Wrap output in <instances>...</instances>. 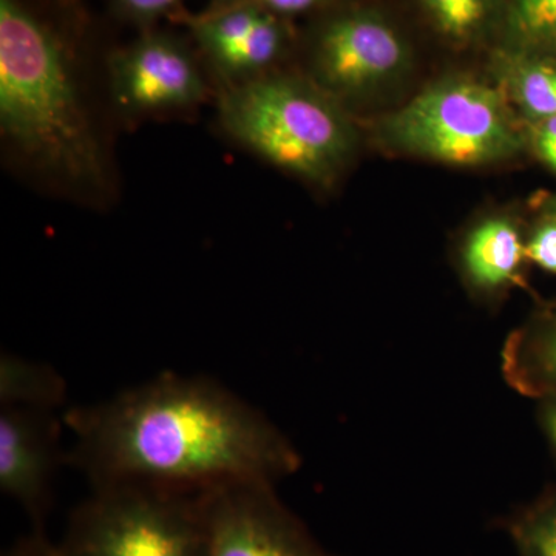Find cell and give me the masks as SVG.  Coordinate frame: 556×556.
<instances>
[{"label":"cell","mask_w":556,"mask_h":556,"mask_svg":"<svg viewBox=\"0 0 556 556\" xmlns=\"http://www.w3.org/2000/svg\"><path fill=\"white\" fill-rule=\"evenodd\" d=\"M65 463L91 485L200 493L233 482L276 485L300 455L268 417L206 378L164 375L90 407L68 409Z\"/></svg>","instance_id":"cell-1"},{"label":"cell","mask_w":556,"mask_h":556,"mask_svg":"<svg viewBox=\"0 0 556 556\" xmlns=\"http://www.w3.org/2000/svg\"><path fill=\"white\" fill-rule=\"evenodd\" d=\"M105 84L110 104L127 121L188 112L212 90L195 53L167 33L142 35L110 54Z\"/></svg>","instance_id":"cell-6"},{"label":"cell","mask_w":556,"mask_h":556,"mask_svg":"<svg viewBox=\"0 0 556 556\" xmlns=\"http://www.w3.org/2000/svg\"><path fill=\"white\" fill-rule=\"evenodd\" d=\"M200 493L93 486L58 547L64 556H204Z\"/></svg>","instance_id":"cell-4"},{"label":"cell","mask_w":556,"mask_h":556,"mask_svg":"<svg viewBox=\"0 0 556 556\" xmlns=\"http://www.w3.org/2000/svg\"><path fill=\"white\" fill-rule=\"evenodd\" d=\"M249 2L258 3L263 9L274 14H298L308 11L324 2V0H249Z\"/></svg>","instance_id":"cell-23"},{"label":"cell","mask_w":556,"mask_h":556,"mask_svg":"<svg viewBox=\"0 0 556 556\" xmlns=\"http://www.w3.org/2000/svg\"><path fill=\"white\" fill-rule=\"evenodd\" d=\"M0 137L10 160L56 195L105 206L116 170L75 39L31 0H0Z\"/></svg>","instance_id":"cell-2"},{"label":"cell","mask_w":556,"mask_h":556,"mask_svg":"<svg viewBox=\"0 0 556 556\" xmlns=\"http://www.w3.org/2000/svg\"><path fill=\"white\" fill-rule=\"evenodd\" d=\"M424 3L445 35L464 39L484 21L489 0H424Z\"/></svg>","instance_id":"cell-17"},{"label":"cell","mask_w":556,"mask_h":556,"mask_svg":"<svg viewBox=\"0 0 556 556\" xmlns=\"http://www.w3.org/2000/svg\"><path fill=\"white\" fill-rule=\"evenodd\" d=\"M217 108L237 144L313 185H332L356 148L342 104L313 79L269 73L218 89Z\"/></svg>","instance_id":"cell-3"},{"label":"cell","mask_w":556,"mask_h":556,"mask_svg":"<svg viewBox=\"0 0 556 556\" xmlns=\"http://www.w3.org/2000/svg\"><path fill=\"white\" fill-rule=\"evenodd\" d=\"M60 419L54 412L2 407L0 412V490L42 529L51 482L61 455Z\"/></svg>","instance_id":"cell-10"},{"label":"cell","mask_w":556,"mask_h":556,"mask_svg":"<svg viewBox=\"0 0 556 556\" xmlns=\"http://www.w3.org/2000/svg\"><path fill=\"white\" fill-rule=\"evenodd\" d=\"M501 371L508 387L522 396L535 401L556 396V306L508 336Z\"/></svg>","instance_id":"cell-12"},{"label":"cell","mask_w":556,"mask_h":556,"mask_svg":"<svg viewBox=\"0 0 556 556\" xmlns=\"http://www.w3.org/2000/svg\"><path fill=\"white\" fill-rule=\"evenodd\" d=\"M204 556H331L276 495V485L233 482L200 493Z\"/></svg>","instance_id":"cell-7"},{"label":"cell","mask_w":556,"mask_h":556,"mask_svg":"<svg viewBox=\"0 0 556 556\" xmlns=\"http://www.w3.org/2000/svg\"><path fill=\"white\" fill-rule=\"evenodd\" d=\"M532 146L538 159L556 174V116L535 123Z\"/></svg>","instance_id":"cell-20"},{"label":"cell","mask_w":556,"mask_h":556,"mask_svg":"<svg viewBox=\"0 0 556 556\" xmlns=\"http://www.w3.org/2000/svg\"><path fill=\"white\" fill-rule=\"evenodd\" d=\"M243 2H249V0H212V9L208 13H212V11L230 9V7L240 5V3Z\"/></svg>","instance_id":"cell-24"},{"label":"cell","mask_w":556,"mask_h":556,"mask_svg":"<svg viewBox=\"0 0 556 556\" xmlns=\"http://www.w3.org/2000/svg\"><path fill=\"white\" fill-rule=\"evenodd\" d=\"M506 87L518 109L533 123L556 116V62H519L508 68Z\"/></svg>","instance_id":"cell-14"},{"label":"cell","mask_w":556,"mask_h":556,"mask_svg":"<svg viewBox=\"0 0 556 556\" xmlns=\"http://www.w3.org/2000/svg\"><path fill=\"white\" fill-rule=\"evenodd\" d=\"M514 38L530 51H556V0H514Z\"/></svg>","instance_id":"cell-16"},{"label":"cell","mask_w":556,"mask_h":556,"mask_svg":"<svg viewBox=\"0 0 556 556\" xmlns=\"http://www.w3.org/2000/svg\"><path fill=\"white\" fill-rule=\"evenodd\" d=\"M405 61L407 51L390 25L369 14H348L318 36L311 79L342 104L378 89Z\"/></svg>","instance_id":"cell-8"},{"label":"cell","mask_w":556,"mask_h":556,"mask_svg":"<svg viewBox=\"0 0 556 556\" xmlns=\"http://www.w3.org/2000/svg\"><path fill=\"white\" fill-rule=\"evenodd\" d=\"M393 148L455 166H484L517 155L522 135L503 91L450 79L417 94L383 121Z\"/></svg>","instance_id":"cell-5"},{"label":"cell","mask_w":556,"mask_h":556,"mask_svg":"<svg viewBox=\"0 0 556 556\" xmlns=\"http://www.w3.org/2000/svg\"><path fill=\"white\" fill-rule=\"evenodd\" d=\"M507 532L518 556H556V486L511 515Z\"/></svg>","instance_id":"cell-15"},{"label":"cell","mask_w":556,"mask_h":556,"mask_svg":"<svg viewBox=\"0 0 556 556\" xmlns=\"http://www.w3.org/2000/svg\"><path fill=\"white\" fill-rule=\"evenodd\" d=\"M538 402V424L546 438L548 447L556 456V396L540 399Z\"/></svg>","instance_id":"cell-22"},{"label":"cell","mask_w":556,"mask_h":556,"mask_svg":"<svg viewBox=\"0 0 556 556\" xmlns=\"http://www.w3.org/2000/svg\"><path fill=\"white\" fill-rule=\"evenodd\" d=\"M526 255L541 269L556 276V217L551 215L536 226L526 241Z\"/></svg>","instance_id":"cell-18"},{"label":"cell","mask_w":556,"mask_h":556,"mask_svg":"<svg viewBox=\"0 0 556 556\" xmlns=\"http://www.w3.org/2000/svg\"><path fill=\"white\" fill-rule=\"evenodd\" d=\"M552 215H555L556 217V199L554 201V204H552Z\"/></svg>","instance_id":"cell-25"},{"label":"cell","mask_w":556,"mask_h":556,"mask_svg":"<svg viewBox=\"0 0 556 556\" xmlns=\"http://www.w3.org/2000/svg\"><path fill=\"white\" fill-rule=\"evenodd\" d=\"M67 399V383L47 365L2 354L0 402L2 407H27L56 412Z\"/></svg>","instance_id":"cell-13"},{"label":"cell","mask_w":556,"mask_h":556,"mask_svg":"<svg viewBox=\"0 0 556 556\" xmlns=\"http://www.w3.org/2000/svg\"><path fill=\"white\" fill-rule=\"evenodd\" d=\"M127 20L149 25L177 9L182 0H115Z\"/></svg>","instance_id":"cell-19"},{"label":"cell","mask_w":556,"mask_h":556,"mask_svg":"<svg viewBox=\"0 0 556 556\" xmlns=\"http://www.w3.org/2000/svg\"><path fill=\"white\" fill-rule=\"evenodd\" d=\"M192 30L214 70L218 89L274 73L287 46V30L277 14L255 2L212 11L193 22Z\"/></svg>","instance_id":"cell-9"},{"label":"cell","mask_w":556,"mask_h":556,"mask_svg":"<svg viewBox=\"0 0 556 556\" xmlns=\"http://www.w3.org/2000/svg\"><path fill=\"white\" fill-rule=\"evenodd\" d=\"M3 556H64L58 544L50 543L42 529H35L31 535L22 538Z\"/></svg>","instance_id":"cell-21"},{"label":"cell","mask_w":556,"mask_h":556,"mask_svg":"<svg viewBox=\"0 0 556 556\" xmlns=\"http://www.w3.org/2000/svg\"><path fill=\"white\" fill-rule=\"evenodd\" d=\"M526 258L521 232L514 222L503 217L479 223L460 251L468 285L484 294H496L519 283Z\"/></svg>","instance_id":"cell-11"}]
</instances>
